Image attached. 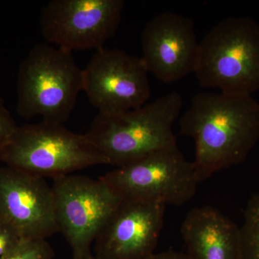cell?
<instances>
[{"instance_id": "6da1fadb", "label": "cell", "mask_w": 259, "mask_h": 259, "mask_svg": "<svg viewBox=\"0 0 259 259\" xmlns=\"http://www.w3.org/2000/svg\"><path fill=\"white\" fill-rule=\"evenodd\" d=\"M181 134L195 144L199 183L243 163L259 140V103L252 96L202 93L180 117Z\"/></svg>"}, {"instance_id": "7a4b0ae2", "label": "cell", "mask_w": 259, "mask_h": 259, "mask_svg": "<svg viewBox=\"0 0 259 259\" xmlns=\"http://www.w3.org/2000/svg\"><path fill=\"white\" fill-rule=\"evenodd\" d=\"M182 98L172 92L151 103L117 115L98 113L85 136L116 168L177 144L173 125Z\"/></svg>"}, {"instance_id": "3957f363", "label": "cell", "mask_w": 259, "mask_h": 259, "mask_svg": "<svg viewBox=\"0 0 259 259\" xmlns=\"http://www.w3.org/2000/svg\"><path fill=\"white\" fill-rule=\"evenodd\" d=\"M83 91V69L73 54L38 44L20 63L17 76V112L25 119L64 124Z\"/></svg>"}, {"instance_id": "277c9868", "label": "cell", "mask_w": 259, "mask_h": 259, "mask_svg": "<svg viewBox=\"0 0 259 259\" xmlns=\"http://www.w3.org/2000/svg\"><path fill=\"white\" fill-rule=\"evenodd\" d=\"M194 73L203 88L252 96L259 90V23L249 17L219 22L199 42Z\"/></svg>"}, {"instance_id": "5b68a950", "label": "cell", "mask_w": 259, "mask_h": 259, "mask_svg": "<svg viewBox=\"0 0 259 259\" xmlns=\"http://www.w3.org/2000/svg\"><path fill=\"white\" fill-rule=\"evenodd\" d=\"M5 166L53 180L97 165H109L106 156L85 134L63 124L41 121L18 126L0 153Z\"/></svg>"}, {"instance_id": "8992f818", "label": "cell", "mask_w": 259, "mask_h": 259, "mask_svg": "<svg viewBox=\"0 0 259 259\" xmlns=\"http://www.w3.org/2000/svg\"><path fill=\"white\" fill-rule=\"evenodd\" d=\"M122 200L181 206L190 202L199 182L193 161L177 144L157 150L100 177Z\"/></svg>"}, {"instance_id": "52a82bcc", "label": "cell", "mask_w": 259, "mask_h": 259, "mask_svg": "<svg viewBox=\"0 0 259 259\" xmlns=\"http://www.w3.org/2000/svg\"><path fill=\"white\" fill-rule=\"evenodd\" d=\"M51 189L56 223L70 245L71 259L89 258L97 236L122 199L101 178L73 174L53 180Z\"/></svg>"}, {"instance_id": "ba28073f", "label": "cell", "mask_w": 259, "mask_h": 259, "mask_svg": "<svg viewBox=\"0 0 259 259\" xmlns=\"http://www.w3.org/2000/svg\"><path fill=\"white\" fill-rule=\"evenodd\" d=\"M122 0H51L42 8L40 29L48 44L72 53L104 48L122 20Z\"/></svg>"}, {"instance_id": "9c48e42d", "label": "cell", "mask_w": 259, "mask_h": 259, "mask_svg": "<svg viewBox=\"0 0 259 259\" xmlns=\"http://www.w3.org/2000/svg\"><path fill=\"white\" fill-rule=\"evenodd\" d=\"M148 74L141 57L102 48L83 69V92L98 113H123L144 106L149 99Z\"/></svg>"}, {"instance_id": "30bf717a", "label": "cell", "mask_w": 259, "mask_h": 259, "mask_svg": "<svg viewBox=\"0 0 259 259\" xmlns=\"http://www.w3.org/2000/svg\"><path fill=\"white\" fill-rule=\"evenodd\" d=\"M199 45L193 21L166 12L145 25L141 58L148 73L163 82L173 83L194 73Z\"/></svg>"}, {"instance_id": "8fae6325", "label": "cell", "mask_w": 259, "mask_h": 259, "mask_svg": "<svg viewBox=\"0 0 259 259\" xmlns=\"http://www.w3.org/2000/svg\"><path fill=\"white\" fill-rule=\"evenodd\" d=\"M0 221L28 239L47 240L59 232L51 186L42 177L0 167Z\"/></svg>"}, {"instance_id": "7c38bea8", "label": "cell", "mask_w": 259, "mask_h": 259, "mask_svg": "<svg viewBox=\"0 0 259 259\" xmlns=\"http://www.w3.org/2000/svg\"><path fill=\"white\" fill-rule=\"evenodd\" d=\"M163 204L122 200L94 243L97 259H148L163 227Z\"/></svg>"}, {"instance_id": "4fadbf2b", "label": "cell", "mask_w": 259, "mask_h": 259, "mask_svg": "<svg viewBox=\"0 0 259 259\" xmlns=\"http://www.w3.org/2000/svg\"><path fill=\"white\" fill-rule=\"evenodd\" d=\"M181 233L190 259H241L239 226L214 207L191 209Z\"/></svg>"}, {"instance_id": "5bb4252c", "label": "cell", "mask_w": 259, "mask_h": 259, "mask_svg": "<svg viewBox=\"0 0 259 259\" xmlns=\"http://www.w3.org/2000/svg\"><path fill=\"white\" fill-rule=\"evenodd\" d=\"M239 229L241 259H259V194L248 199Z\"/></svg>"}, {"instance_id": "9a60e30c", "label": "cell", "mask_w": 259, "mask_h": 259, "mask_svg": "<svg viewBox=\"0 0 259 259\" xmlns=\"http://www.w3.org/2000/svg\"><path fill=\"white\" fill-rule=\"evenodd\" d=\"M54 250L46 239L23 241L0 259H54Z\"/></svg>"}, {"instance_id": "2e32d148", "label": "cell", "mask_w": 259, "mask_h": 259, "mask_svg": "<svg viewBox=\"0 0 259 259\" xmlns=\"http://www.w3.org/2000/svg\"><path fill=\"white\" fill-rule=\"evenodd\" d=\"M24 238L15 227L0 221V258L13 250Z\"/></svg>"}, {"instance_id": "e0dca14e", "label": "cell", "mask_w": 259, "mask_h": 259, "mask_svg": "<svg viewBox=\"0 0 259 259\" xmlns=\"http://www.w3.org/2000/svg\"><path fill=\"white\" fill-rule=\"evenodd\" d=\"M18 126L4 102L0 100V153L9 143Z\"/></svg>"}, {"instance_id": "ac0fdd59", "label": "cell", "mask_w": 259, "mask_h": 259, "mask_svg": "<svg viewBox=\"0 0 259 259\" xmlns=\"http://www.w3.org/2000/svg\"><path fill=\"white\" fill-rule=\"evenodd\" d=\"M148 259H190L185 253L175 251V250H166L154 253Z\"/></svg>"}, {"instance_id": "d6986e66", "label": "cell", "mask_w": 259, "mask_h": 259, "mask_svg": "<svg viewBox=\"0 0 259 259\" xmlns=\"http://www.w3.org/2000/svg\"><path fill=\"white\" fill-rule=\"evenodd\" d=\"M87 259H97V258H96V257L95 256V255H94L93 254L92 255H90V256L89 257V258H88Z\"/></svg>"}]
</instances>
